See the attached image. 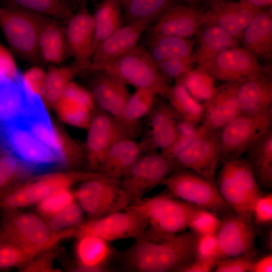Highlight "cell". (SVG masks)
<instances>
[{
  "label": "cell",
  "instance_id": "28",
  "mask_svg": "<svg viewBox=\"0 0 272 272\" xmlns=\"http://www.w3.org/2000/svg\"><path fill=\"white\" fill-rule=\"evenodd\" d=\"M96 71L89 92L99 109L117 119L130 96L126 86L103 70Z\"/></svg>",
  "mask_w": 272,
  "mask_h": 272
},
{
  "label": "cell",
  "instance_id": "11",
  "mask_svg": "<svg viewBox=\"0 0 272 272\" xmlns=\"http://www.w3.org/2000/svg\"><path fill=\"white\" fill-rule=\"evenodd\" d=\"M175 168L171 160L161 152L151 151L142 155L120 180L129 203L142 198L162 184Z\"/></svg>",
  "mask_w": 272,
  "mask_h": 272
},
{
  "label": "cell",
  "instance_id": "49",
  "mask_svg": "<svg viewBox=\"0 0 272 272\" xmlns=\"http://www.w3.org/2000/svg\"><path fill=\"white\" fill-rule=\"evenodd\" d=\"M194 258L216 266L221 259L216 234L196 236Z\"/></svg>",
  "mask_w": 272,
  "mask_h": 272
},
{
  "label": "cell",
  "instance_id": "46",
  "mask_svg": "<svg viewBox=\"0 0 272 272\" xmlns=\"http://www.w3.org/2000/svg\"><path fill=\"white\" fill-rule=\"evenodd\" d=\"M221 223V220L213 212L198 208L190 217L188 228L196 236L215 234Z\"/></svg>",
  "mask_w": 272,
  "mask_h": 272
},
{
  "label": "cell",
  "instance_id": "25",
  "mask_svg": "<svg viewBox=\"0 0 272 272\" xmlns=\"http://www.w3.org/2000/svg\"><path fill=\"white\" fill-rule=\"evenodd\" d=\"M201 9L174 4L166 10L150 29V35H167L189 38L201 26Z\"/></svg>",
  "mask_w": 272,
  "mask_h": 272
},
{
  "label": "cell",
  "instance_id": "61",
  "mask_svg": "<svg viewBox=\"0 0 272 272\" xmlns=\"http://www.w3.org/2000/svg\"></svg>",
  "mask_w": 272,
  "mask_h": 272
},
{
  "label": "cell",
  "instance_id": "27",
  "mask_svg": "<svg viewBox=\"0 0 272 272\" xmlns=\"http://www.w3.org/2000/svg\"><path fill=\"white\" fill-rule=\"evenodd\" d=\"M241 47L254 55L261 62L272 58L271 7L262 9L250 21L239 39Z\"/></svg>",
  "mask_w": 272,
  "mask_h": 272
},
{
  "label": "cell",
  "instance_id": "56",
  "mask_svg": "<svg viewBox=\"0 0 272 272\" xmlns=\"http://www.w3.org/2000/svg\"><path fill=\"white\" fill-rule=\"evenodd\" d=\"M272 271V254L269 253L262 257L254 259L251 272H271Z\"/></svg>",
  "mask_w": 272,
  "mask_h": 272
},
{
  "label": "cell",
  "instance_id": "15",
  "mask_svg": "<svg viewBox=\"0 0 272 272\" xmlns=\"http://www.w3.org/2000/svg\"><path fill=\"white\" fill-rule=\"evenodd\" d=\"M219 160V133L200 125L198 135L171 161L176 168L191 170L216 183L215 171Z\"/></svg>",
  "mask_w": 272,
  "mask_h": 272
},
{
  "label": "cell",
  "instance_id": "41",
  "mask_svg": "<svg viewBox=\"0 0 272 272\" xmlns=\"http://www.w3.org/2000/svg\"><path fill=\"white\" fill-rule=\"evenodd\" d=\"M9 6L20 7L46 16L68 19L72 8L67 0H6Z\"/></svg>",
  "mask_w": 272,
  "mask_h": 272
},
{
  "label": "cell",
  "instance_id": "12",
  "mask_svg": "<svg viewBox=\"0 0 272 272\" xmlns=\"http://www.w3.org/2000/svg\"><path fill=\"white\" fill-rule=\"evenodd\" d=\"M74 193L90 219L123 211L130 203L120 180L106 177L84 181Z\"/></svg>",
  "mask_w": 272,
  "mask_h": 272
},
{
  "label": "cell",
  "instance_id": "24",
  "mask_svg": "<svg viewBox=\"0 0 272 272\" xmlns=\"http://www.w3.org/2000/svg\"><path fill=\"white\" fill-rule=\"evenodd\" d=\"M95 103L89 91L72 82L55 105L65 123L87 129L95 112Z\"/></svg>",
  "mask_w": 272,
  "mask_h": 272
},
{
  "label": "cell",
  "instance_id": "54",
  "mask_svg": "<svg viewBox=\"0 0 272 272\" xmlns=\"http://www.w3.org/2000/svg\"><path fill=\"white\" fill-rule=\"evenodd\" d=\"M19 72L9 53L0 46V77L13 78Z\"/></svg>",
  "mask_w": 272,
  "mask_h": 272
},
{
  "label": "cell",
  "instance_id": "58",
  "mask_svg": "<svg viewBox=\"0 0 272 272\" xmlns=\"http://www.w3.org/2000/svg\"><path fill=\"white\" fill-rule=\"evenodd\" d=\"M184 3L186 6L197 9H202V7L206 5L207 0H180Z\"/></svg>",
  "mask_w": 272,
  "mask_h": 272
},
{
  "label": "cell",
  "instance_id": "33",
  "mask_svg": "<svg viewBox=\"0 0 272 272\" xmlns=\"http://www.w3.org/2000/svg\"><path fill=\"white\" fill-rule=\"evenodd\" d=\"M157 96L152 90L144 88H137L130 95L120 116L116 119L132 138L138 132L139 120L151 113Z\"/></svg>",
  "mask_w": 272,
  "mask_h": 272
},
{
  "label": "cell",
  "instance_id": "60",
  "mask_svg": "<svg viewBox=\"0 0 272 272\" xmlns=\"http://www.w3.org/2000/svg\"><path fill=\"white\" fill-rule=\"evenodd\" d=\"M209 0H207V2Z\"/></svg>",
  "mask_w": 272,
  "mask_h": 272
},
{
  "label": "cell",
  "instance_id": "38",
  "mask_svg": "<svg viewBox=\"0 0 272 272\" xmlns=\"http://www.w3.org/2000/svg\"><path fill=\"white\" fill-rule=\"evenodd\" d=\"M39 48L42 59L51 63H60L66 53L64 33L57 24L49 19L41 29Z\"/></svg>",
  "mask_w": 272,
  "mask_h": 272
},
{
  "label": "cell",
  "instance_id": "5",
  "mask_svg": "<svg viewBox=\"0 0 272 272\" xmlns=\"http://www.w3.org/2000/svg\"><path fill=\"white\" fill-rule=\"evenodd\" d=\"M0 144L31 172L65 165L63 158L36 136L19 118L0 127Z\"/></svg>",
  "mask_w": 272,
  "mask_h": 272
},
{
  "label": "cell",
  "instance_id": "31",
  "mask_svg": "<svg viewBox=\"0 0 272 272\" xmlns=\"http://www.w3.org/2000/svg\"><path fill=\"white\" fill-rule=\"evenodd\" d=\"M75 247L77 265L81 271H103L105 264L112 254L108 242L98 236L85 235L78 238Z\"/></svg>",
  "mask_w": 272,
  "mask_h": 272
},
{
  "label": "cell",
  "instance_id": "40",
  "mask_svg": "<svg viewBox=\"0 0 272 272\" xmlns=\"http://www.w3.org/2000/svg\"><path fill=\"white\" fill-rule=\"evenodd\" d=\"M215 79L205 70L197 66L188 71L175 82L181 84L196 100L204 104L214 95Z\"/></svg>",
  "mask_w": 272,
  "mask_h": 272
},
{
  "label": "cell",
  "instance_id": "7",
  "mask_svg": "<svg viewBox=\"0 0 272 272\" xmlns=\"http://www.w3.org/2000/svg\"><path fill=\"white\" fill-rule=\"evenodd\" d=\"M102 70L126 86L150 89L165 98L170 87L146 47L140 45Z\"/></svg>",
  "mask_w": 272,
  "mask_h": 272
},
{
  "label": "cell",
  "instance_id": "55",
  "mask_svg": "<svg viewBox=\"0 0 272 272\" xmlns=\"http://www.w3.org/2000/svg\"><path fill=\"white\" fill-rule=\"evenodd\" d=\"M215 266L203 261L194 258L184 266L181 272H209L214 269Z\"/></svg>",
  "mask_w": 272,
  "mask_h": 272
},
{
  "label": "cell",
  "instance_id": "53",
  "mask_svg": "<svg viewBox=\"0 0 272 272\" xmlns=\"http://www.w3.org/2000/svg\"><path fill=\"white\" fill-rule=\"evenodd\" d=\"M28 87L34 93L42 95L45 74L38 69H34L23 75Z\"/></svg>",
  "mask_w": 272,
  "mask_h": 272
},
{
  "label": "cell",
  "instance_id": "43",
  "mask_svg": "<svg viewBox=\"0 0 272 272\" xmlns=\"http://www.w3.org/2000/svg\"><path fill=\"white\" fill-rule=\"evenodd\" d=\"M76 201L74 193L70 188L55 191L37 203V210L42 216L47 218L60 212Z\"/></svg>",
  "mask_w": 272,
  "mask_h": 272
},
{
  "label": "cell",
  "instance_id": "13",
  "mask_svg": "<svg viewBox=\"0 0 272 272\" xmlns=\"http://www.w3.org/2000/svg\"><path fill=\"white\" fill-rule=\"evenodd\" d=\"M148 228L146 219L140 214L125 209L105 216L90 219L75 227L77 238L85 235L98 236L108 241L142 237Z\"/></svg>",
  "mask_w": 272,
  "mask_h": 272
},
{
  "label": "cell",
  "instance_id": "51",
  "mask_svg": "<svg viewBox=\"0 0 272 272\" xmlns=\"http://www.w3.org/2000/svg\"><path fill=\"white\" fill-rule=\"evenodd\" d=\"M257 225H268L272 222V194H261L255 202L252 215Z\"/></svg>",
  "mask_w": 272,
  "mask_h": 272
},
{
  "label": "cell",
  "instance_id": "20",
  "mask_svg": "<svg viewBox=\"0 0 272 272\" xmlns=\"http://www.w3.org/2000/svg\"><path fill=\"white\" fill-rule=\"evenodd\" d=\"M64 35L66 52L75 62L90 69L93 53L94 22L93 16L86 8L82 7L68 19Z\"/></svg>",
  "mask_w": 272,
  "mask_h": 272
},
{
  "label": "cell",
  "instance_id": "1",
  "mask_svg": "<svg viewBox=\"0 0 272 272\" xmlns=\"http://www.w3.org/2000/svg\"><path fill=\"white\" fill-rule=\"evenodd\" d=\"M196 238L193 232L185 231L163 240L142 236L124 251L123 266L133 271H180L194 258Z\"/></svg>",
  "mask_w": 272,
  "mask_h": 272
},
{
  "label": "cell",
  "instance_id": "2",
  "mask_svg": "<svg viewBox=\"0 0 272 272\" xmlns=\"http://www.w3.org/2000/svg\"><path fill=\"white\" fill-rule=\"evenodd\" d=\"M1 228L0 241L13 243L35 256L74 236L75 231L74 227L54 231L38 216L18 209L4 210Z\"/></svg>",
  "mask_w": 272,
  "mask_h": 272
},
{
  "label": "cell",
  "instance_id": "36",
  "mask_svg": "<svg viewBox=\"0 0 272 272\" xmlns=\"http://www.w3.org/2000/svg\"><path fill=\"white\" fill-rule=\"evenodd\" d=\"M165 98L181 119L195 125L201 124L204 105L194 99L181 84L175 82L170 87Z\"/></svg>",
  "mask_w": 272,
  "mask_h": 272
},
{
  "label": "cell",
  "instance_id": "16",
  "mask_svg": "<svg viewBox=\"0 0 272 272\" xmlns=\"http://www.w3.org/2000/svg\"><path fill=\"white\" fill-rule=\"evenodd\" d=\"M199 67L215 80L224 82H241L269 69L251 53L240 46L221 52Z\"/></svg>",
  "mask_w": 272,
  "mask_h": 272
},
{
  "label": "cell",
  "instance_id": "3",
  "mask_svg": "<svg viewBox=\"0 0 272 272\" xmlns=\"http://www.w3.org/2000/svg\"><path fill=\"white\" fill-rule=\"evenodd\" d=\"M198 207L171 195L144 198L130 203L126 209L141 215L148 228L143 236L163 240L182 232L188 228L189 221Z\"/></svg>",
  "mask_w": 272,
  "mask_h": 272
},
{
  "label": "cell",
  "instance_id": "37",
  "mask_svg": "<svg viewBox=\"0 0 272 272\" xmlns=\"http://www.w3.org/2000/svg\"><path fill=\"white\" fill-rule=\"evenodd\" d=\"M89 67L75 62L67 66L51 67L45 74L42 96L51 104H55L74 78Z\"/></svg>",
  "mask_w": 272,
  "mask_h": 272
},
{
  "label": "cell",
  "instance_id": "14",
  "mask_svg": "<svg viewBox=\"0 0 272 272\" xmlns=\"http://www.w3.org/2000/svg\"><path fill=\"white\" fill-rule=\"evenodd\" d=\"M99 109L94 112L87 128L85 144L88 166L93 172H98L107 152L116 142L132 138L115 118Z\"/></svg>",
  "mask_w": 272,
  "mask_h": 272
},
{
  "label": "cell",
  "instance_id": "42",
  "mask_svg": "<svg viewBox=\"0 0 272 272\" xmlns=\"http://www.w3.org/2000/svg\"><path fill=\"white\" fill-rule=\"evenodd\" d=\"M31 172L11 154L0 156V197L13 187L16 181Z\"/></svg>",
  "mask_w": 272,
  "mask_h": 272
},
{
  "label": "cell",
  "instance_id": "44",
  "mask_svg": "<svg viewBox=\"0 0 272 272\" xmlns=\"http://www.w3.org/2000/svg\"><path fill=\"white\" fill-rule=\"evenodd\" d=\"M200 125H194L180 118L173 143L168 149L160 152L171 160L192 143L199 132Z\"/></svg>",
  "mask_w": 272,
  "mask_h": 272
},
{
  "label": "cell",
  "instance_id": "34",
  "mask_svg": "<svg viewBox=\"0 0 272 272\" xmlns=\"http://www.w3.org/2000/svg\"><path fill=\"white\" fill-rule=\"evenodd\" d=\"M195 41L189 38L167 35H149L146 49L157 63L170 58L193 55Z\"/></svg>",
  "mask_w": 272,
  "mask_h": 272
},
{
  "label": "cell",
  "instance_id": "29",
  "mask_svg": "<svg viewBox=\"0 0 272 272\" xmlns=\"http://www.w3.org/2000/svg\"><path fill=\"white\" fill-rule=\"evenodd\" d=\"M144 153L140 142L128 137L122 138L109 149L98 172L109 178L120 180Z\"/></svg>",
  "mask_w": 272,
  "mask_h": 272
},
{
  "label": "cell",
  "instance_id": "9",
  "mask_svg": "<svg viewBox=\"0 0 272 272\" xmlns=\"http://www.w3.org/2000/svg\"><path fill=\"white\" fill-rule=\"evenodd\" d=\"M272 128V110L248 114L239 113L219 133V160L239 159L262 134Z\"/></svg>",
  "mask_w": 272,
  "mask_h": 272
},
{
  "label": "cell",
  "instance_id": "30",
  "mask_svg": "<svg viewBox=\"0 0 272 272\" xmlns=\"http://www.w3.org/2000/svg\"><path fill=\"white\" fill-rule=\"evenodd\" d=\"M196 35L198 46L193 55L198 66L203 65L226 49L240 46L238 39L215 25H202Z\"/></svg>",
  "mask_w": 272,
  "mask_h": 272
},
{
  "label": "cell",
  "instance_id": "48",
  "mask_svg": "<svg viewBox=\"0 0 272 272\" xmlns=\"http://www.w3.org/2000/svg\"><path fill=\"white\" fill-rule=\"evenodd\" d=\"M196 64L193 54L190 57H175L156 63L157 69L163 77L169 81H175L194 68Z\"/></svg>",
  "mask_w": 272,
  "mask_h": 272
},
{
  "label": "cell",
  "instance_id": "52",
  "mask_svg": "<svg viewBox=\"0 0 272 272\" xmlns=\"http://www.w3.org/2000/svg\"><path fill=\"white\" fill-rule=\"evenodd\" d=\"M48 250L37 255L30 261L20 268L23 271H58L54 268V253Z\"/></svg>",
  "mask_w": 272,
  "mask_h": 272
},
{
  "label": "cell",
  "instance_id": "57",
  "mask_svg": "<svg viewBox=\"0 0 272 272\" xmlns=\"http://www.w3.org/2000/svg\"><path fill=\"white\" fill-rule=\"evenodd\" d=\"M260 9L271 7L272 0H238Z\"/></svg>",
  "mask_w": 272,
  "mask_h": 272
},
{
  "label": "cell",
  "instance_id": "18",
  "mask_svg": "<svg viewBox=\"0 0 272 272\" xmlns=\"http://www.w3.org/2000/svg\"><path fill=\"white\" fill-rule=\"evenodd\" d=\"M216 237L220 260L240 255L253 254L256 231L249 218L236 213L226 215Z\"/></svg>",
  "mask_w": 272,
  "mask_h": 272
},
{
  "label": "cell",
  "instance_id": "39",
  "mask_svg": "<svg viewBox=\"0 0 272 272\" xmlns=\"http://www.w3.org/2000/svg\"><path fill=\"white\" fill-rule=\"evenodd\" d=\"M175 0H120L126 24L146 22L150 24L170 6Z\"/></svg>",
  "mask_w": 272,
  "mask_h": 272
},
{
  "label": "cell",
  "instance_id": "8",
  "mask_svg": "<svg viewBox=\"0 0 272 272\" xmlns=\"http://www.w3.org/2000/svg\"><path fill=\"white\" fill-rule=\"evenodd\" d=\"M104 177L102 174L93 171L47 174L9 189L0 197V208L3 210H17L37 204L57 190L70 188L79 182Z\"/></svg>",
  "mask_w": 272,
  "mask_h": 272
},
{
  "label": "cell",
  "instance_id": "32",
  "mask_svg": "<svg viewBox=\"0 0 272 272\" xmlns=\"http://www.w3.org/2000/svg\"><path fill=\"white\" fill-rule=\"evenodd\" d=\"M246 159L260 187L272 188V128L262 134L248 148Z\"/></svg>",
  "mask_w": 272,
  "mask_h": 272
},
{
  "label": "cell",
  "instance_id": "22",
  "mask_svg": "<svg viewBox=\"0 0 272 272\" xmlns=\"http://www.w3.org/2000/svg\"><path fill=\"white\" fill-rule=\"evenodd\" d=\"M240 82H224L216 88L213 96L203 104L205 112L201 126L220 133L222 128L239 113L237 98Z\"/></svg>",
  "mask_w": 272,
  "mask_h": 272
},
{
  "label": "cell",
  "instance_id": "45",
  "mask_svg": "<svg viewBox=\"0 0 272 272\" xmlns=\"http://www.w3.org/2000/svg\"><path fill=\"white\" fill-rule=\"evenodd\" d=\"M84 212L76 201L67 207L47 219V223L54 231H61L76 227L83 222Z\"/></svg>",
  "mask_w": 272,
  "mask_h": 272
},
{
  "label": "cell",
  "instance_id": "4",
  "mask_svg": "<svg viewBox=\"0 0 272 272\" xmlns=\"http://www.w3.org/2000/svg\"><path fill=\"white\" fill-rule=\"evenodd\" d=\"M48 16L20 7H0V28L11 49L23 60L39 64L41 29Z\"/></svg>",
  "mask_w": 272,
  "mask_h": 272
},
{
  "label": "cell",
  "instance_id": "59",
  "mask_svg": "<svg viewBox=\"0 0 272 272\" xmlns=\"http://www.w3.org/2000/svg\"><path fill=\"white\" fill-rule=\"evenodd\" d=\"M1 238V225H0V240Z\"/></svg>",
  "mask_w": 272,
  "mask_h": 272
},
{
  "label": "cell",
  "instance_id": "21",
  "mask_svg": "<svg viewBox=\"0 0 272 272\" xmlns=\"http://www.w3.org/2000/svg\"><path fill=\"white\" fill-rule=\"evenodd\" d=\"M149 116L146 135L140 142L145 152H162L173 143L180 118L168 102L158 99Z\"/></svg>",
  "mask_w": 272,
  "mask_h": 272
},
{
  "label": "cell",
  "instance_id": "23",
  "mask_svg": "<svg viewBox=\"0 0 272 272\" xmlns=\"http://www.w3.org/2000/svg\"><path fill=\"white\" fill-rule=\"evenodd\" d=\"M39 96L28 87L20 72L13 78L0 77V127L22 116Z\"/></svg>",
  "mask_w": 272,
  "mask_h": 272
},
{
  "label": "cell",
  "instance_id": "19",
  "mask_svg": "<svg viewBox=\"0 0 272 272\" xmlns=\"http://www.w3.org/2000/svg\"><path fill=\"white\" fill-rule=\"evenodd\" d=\"M150 25L146 22H135L122 26L97 46L92 57L90 70H102L133 49Z\"/></svg>",
  "mask_w": 272,
  "mask_h": 272
},
{
  "label": "cell",
  "instance_id": "50",
  "mask_svg": "<svg viewBox=\"0 0 272 272\" xmlns=\"http://www.w3.org/2000/svg\"><path fill=\"white\" fill-rule=\"evenodd\" d=\"M254 260L253 254L227 257L219 260L214 269L215 272H251Z\"/></svg>",
  "mask_w": 272,
  "mask_h": 272
},
{
  "label": "cell",
  "instance_id": "6",
  "mask_svg": "<svg viewBox=\"0 0 272 272\" xmlns=\"http://www.w3.org/2000/svg\"><path fill=\"white\" fill-rule=\"evenodd\" d=\"M215 181L229 208L251 218L253 205L262 193L246 158L223 162Z\"/></svg>",
  "mask_w": 272,
  "mask_h": 272
},
{
  "label": "cell",
  "instance_id": "26",
  "mask_svg": "<svg viewBox=\"0 0 272 272\" xmlns=\"http://www.w3.org/2000/svg\"><path fill=\"white\" fill-rule=\"evenodd\" d=\"M237 98L240 113L255 114L272 110V80L270 70L240 82Z\"/></svg>",
  "mask_w": 272,
  "mask_h": 272
},
{
  "label": "cell",
  "instance_id": "35",
  "mask_svg": "<svg viewBox=\"0 0 272 272\" xmlns=\"http://www.w3.org/2000/svg\"><path fill=\"white\" fill-rule=\"evenodd\" d=\"M92 16L94 22V53L97 46L102 41L123 26L124 16L120 1L103 0Z\"/></svg>",
  "mask_w": 272,
  "mask_h": 272
},
{
  "label": "cell",
  "instance_id": "10",
  "mask_svg": "<svg viewBox=\"0 0 272 272\" xmlns=\"http://www.w3.org/2000/svg\"><path fill=\"white\" fill-rule=\"evenodd\" d=\"M172 196L212 212L230 209L221 197L216 183L194 171L176 168L162 183Z\"/></svg>",
  "mask_w": 272,
  "mask_h": 272
},
{
  "label": "cell",
  "instance_id": "47",
  "mask_svg": "<svg viewBox=\"0 0 272 272\" xmlns=\"http://www.w3.org/2000/svg\"><path fill=\"white\" fill-rule=\"evenodd\" d=\"M35 256L13 243L0 241V269L21 268Z\"/></svg>",
  "mask_w": 272,
  "mask_h": 272
},
{
  "label": "cell",
  "instance_id": "17",
  "mask_svg": "<svg viewBox=\"0 0 272 272\" xmlns=\"http://www.w3.org/2000/svg\"><path fill=\"white\" fill-rule=\"evenodd\" d=\"M200 12L201 25L210 24L224 29L236 39L252 18L262 9L239 1L209 0Z\"/></svg>",
  "mask_w": 272,
  "mask_h": 272
}]
</instances>
